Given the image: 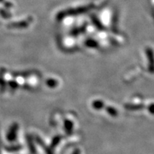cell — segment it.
Returning a JSON list of instances; mask_svg holds the SVG:
<instances>
[{
  "instance_id": "1",
  "label": "cell",
  "mask_w": 154,
  "mask_h": 154,
  "mask_svg": "<svg viewBox=\"0 0 154 154\" xmlns=\"http://www.w3.org/2000/svg\"><path fill=\"white\" fill-rule=\"evenodd\" d=\"M31 22H32V18H29L26 20L10 23V24H7V26L8 29H24L29 26Z\"/></svg>"
},
{
  "instance_id": "2",
  "label": "cell",
  "mask_w": 154,
  "mask_h": 154,
  "mask_svg": "<svg viewBox=\"0 0 154 154\" xmlns=\"http://www.w3.org/2000/svg\"><path fill=\"white\" fill-rule=\"evenodd\" d=\"M17 128H18V125L17 124H14L11 127L9 134L7 135V139L10 140V141H11V140H14L15 139V138H16Z\"/></svg>"
},
{
  "instance_id": "3",
  "label": "cell",
  "mask_w": 154,
  "mask_h": 154,
  "mask_svg": "<svg viewBox=\"0 0 154 154\" xmlns=\"http://www.w3.org/2000/svg\"><path fill=\"white\" fill-rule=\"evenodd\" d=\"M0 16L5 19H9L11 18L12 15L8 11L6 10V9H0Z\"/></svg>"
},
{
  "instance_id": "4",
  "label": "cell",
  "mask_w": 154,
  "mask_h": 154,
  "mask_svg": "<svg viewBox=\"0 0 154 154\" xmlns=\"http://www.w3.org/2000/svg\"><path fill=\"white\" fill-rule=\"evenodd\" d=\"M4 6L7 9H9L11 7H13V4L10 2H4Z\"/></svg>"
},
{
  "instance_id": "5",
  "label": "cell",
  "mask_w": 154,
  "mask_h": 154,
  "mask_svg": "<svg viewBox=\"0 0 154 154\" xmlns=\"http://www.w3.org/2000/svg\"><path fill=\"white\" fill-rule=\"evenodd\" d=\"M9 86H10V87H11V88H15L17 87V84L14 82H9Z\"/></svg>"
},
{
  "instance_id": "6",
  "label": "cell",
  "mask_w": 154,
  "mask_h": 154,
  "mask_svg": "<svg viewBox=\"0 0 154 154\" xmlns=\"http://www.w3.org/2000/svg\"><path fill=\"white\" fill-rule=\"evenodd\" d=\"M4 2H5V0H0V3Z\"/></svg>"
}]
</instances>
